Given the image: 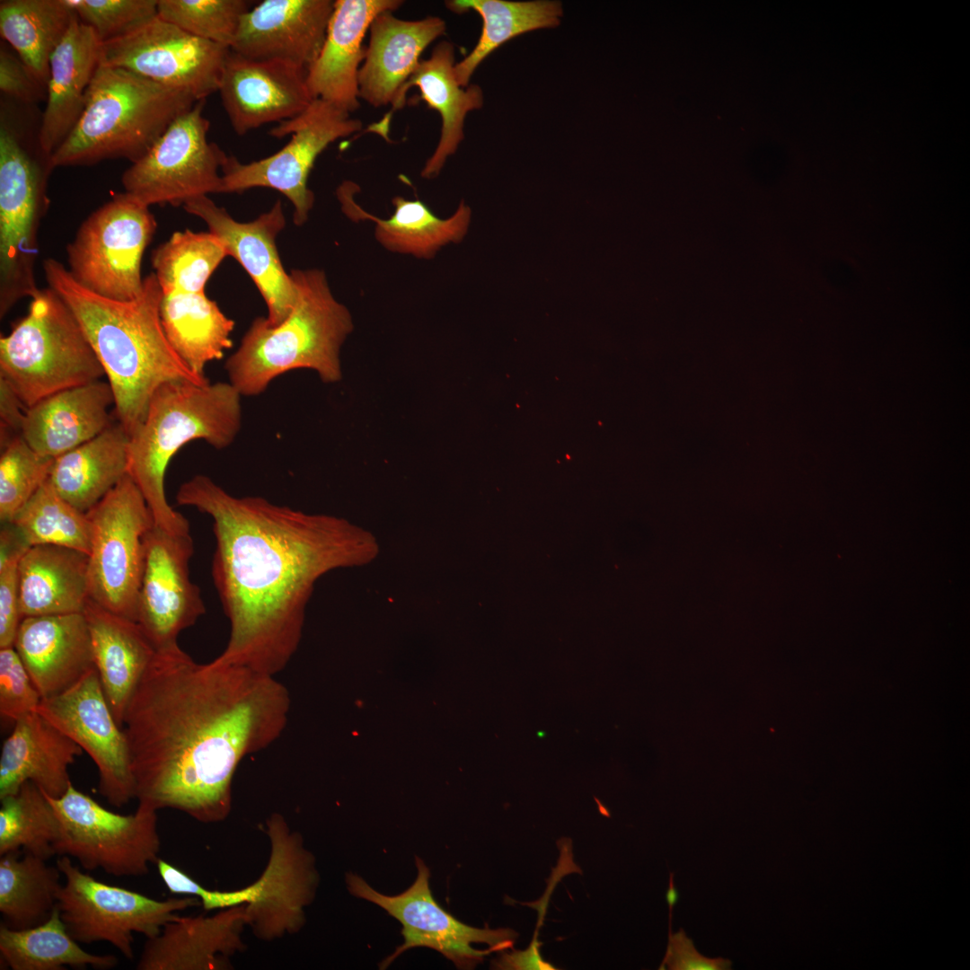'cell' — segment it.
<instances>
[{"instance_id":"1","label":"cell","mask_w":970,"mask_h":970,"mask_svg":"<svg viewBox=\"0 0 970 970\" xmlns=\"http://www.w3.org/2000/svg\"><path fill=\"white\" fill-rule=\"evenodd\" d=\"M290 705L275 676L198 664L180 646L156 651L122 725L138 804L225 820L239 763L280 736Z\"/></svg>"},{"instance_id":"2","label":"cell","mask_w":970,"mask_h":970,"mask_svg":"<svg viewBox=\"0 0 970 970\" xmlns=\"http://www.w3.org/2000/svg\"><path fill=\"white\" fill-rule=\"evenodd\" d=\"M176 501L212 520V578L230 623L216 664L276 676L298 648L316 581L378 552L374 536L344 518L236 497L203 474L183 482Z\"/></svg>"},{"instance_id":"3","label":"cell","mask_w":970,"mask_h":970,"mask_svg":"<svg viewBox=\"0 0 970 970\" xmlns=\"http://www.w3.org/2000/svg\"><path fill=\"white\" fill-rule=\"evenodd\" d=\"M43 272L48 287L69 306L91 343L112 390L115 416L128 435L163 384L209 382L193 373L167 340L160 318L163 295L154 273L144 278L138 296L118 301L78 284L55 259L43 261Z\"/></svg>"},{"instance_id":"4","label":"cell","mask_w":970,"mask_h":970,"mask_svg":"<svg viewBox=\"0 0 970 970\" xmlns=\"http://www.w3.org/2000/svg\"><path fill=\"white\" fill-rule=\"evenodd\" d=\"M242 395L229 382H170L152 396L145 417L129 434L128 474L143 494L154 525L190 533L188 520L168 503L166 469L178 451L202 439L216 449L234 443L242 428Z\"/></svg>"},{"instance_id":"5","label":"cell","mask_w":970,"mask_h":970,"mask_svg":"<svg viewBox=\"0 0 970 970\" xmlns=\"http://www.w3.org/2000/svg\"><path fill=\"white\" fill-rule=\"evenodd\" d=\"M295 304L279 323L256 318L225 363L228 382L242 396L264 392L295 369L315 371L331 384L342 377L340 349L353 331L348 309L332 295L324 271L293 269Z\"/></svg>"},{"instance_id":"6","label":"cell","mask_w":970,"mask_h":970,"mask_svg":"<svg viewBox=\"0 0 970 970\" xmlns=\"http://www.w3.org/2000/svg\"><path fill=\"white\" fill-rule=\"evenodd\" d=\"M198 101L129 70L100 64L75 128L51 154L53 168L143 157Z\"/></svg>"},{"instance_id":"7","label":"cell","mask_w":970,"mask_h":970,"mask_svg":"<svg viewBox=\"0 0 970 970\" xmlns=\"http://www.w3.org/2000/svg\"><path fill=\"white\" fill-rule=\"evenodd\" d=\"M103 375L75 315L50 287L40 289L27 314L0 338V379L26 408Z\"/></svg>"},{"instance_id":"8","label":"cell","mask_w":970,"mask_h":970,"mask_svg":"<svg viewBox=\"0 0 970 970\" xmlns=\"http://www.w3.org/2000/svg\"><path fill=\"white\" fill-rule=\"evenodd\" d=\"M270 855L260 877L234 890H210L172 864L159 859L158 873L171 894L196 896L206 911L245 904L247 925L262 940H273L300 930L304 909L313 899L318 874L314 858L300 834L279 814L267 820Z\"/></svg>"},{"instance_id":"9","label":"cell","mask_w":970,"mask_h":970,"mask_svg":"<svg viewBox=\"0 0 970 970\" xmlns=\"http://www.w3.org/2000/svg\"><path fill=\"white\" fill-rule=\"evenodd\" d=\"M50 157L34 156L14 130L0 127V317L38 295V233L48 201Z\"/></svg>"},{"instance_id":"10","label":"cell","mask_w":970,"mask_h":970,"mask_svg":"<svg viewBox=\"0 0 970 970\" xmlns=\"http://www.w3.org/2000/svg\"><path fill=\"white\" fill-rule=\"evenodd\" d=\"M46 797L59 822L55 854L75 859L86 870L102 869L115 877L146 875L159 859L157 810L138 804L135 813L117 814L72 782L61 797Z\"/></svg>"},{"instance_id":"11","label":"cell","mask_w":970,"mask_h":970,"mask_svg":"<svg viewBox=\"0 0 970 970\" xmlns=\"http://www.w3.org/2000/svg\"><path fill=\"white\" fill-rule=\"evenodd\" d=\"M56 865L65 882L57 906L67 932L78 943L106 941L128 960H133L134 933L157 936L177 912L200 904L196 896L156 900L120 886L102 883L84 873L68 856Z\"/></svg>"},{"instance_id":"12","label":"cell","mask_w":970,"mask_h":970,"mask_svg":"<svg viewBox=\"0 0 970 970\" xmlns=\"http://www.w3.org/2000/svg\"><path fill=\"white\" fill-rule=\"evenodd\" d=\"M157 227L154 216L127 193L93 211L66 246L68 271L84 287L118 301L143 289L141 265Z\"/></svg>"},{"instance_id":"13","label":"cell","mask_w":970,"mask_h":970,"mask_svg":"<svg viewBox=\"0 0 970 970\" xmlns=\"http://www.w3.org/2000/svg\"><path fill=\"white\" fill-rule=\"evenodd\" d=\"M86 514L91 524L90 599L137 622L144 537L154 525L151 510L128 474Z\"/></svg>"},{"instance_id":"14","label":"cell","mask_w":970,"mask_h":970,"mask_svg":"<svg viewBox=\"0 0 970 970\" xmlns=\"http://www.w3.org/2000/svg\"><path fill=\"white\" fill-rule=\"evenodd\" d=\"M361 128L359 119L315 99L301 114L269 130L274 137L291 136L277 153L249 163L228 155L222 167L220 193H239L257 187L276 190L293 204L294 222L302 225L314 203L308 178L317 157L330 144Z\"/></svg>"},{"instance_id":"15","label":"cell","mask_w":970,"mask_h":970,"mask_svg":"<svg viewBox=\"0 0 970 970\" xmlns=\"http://www.w3.org/2000/svg\"><path fill=\"white\" fill-rule=\"evenodd\" d=\"M205 100L175 119L148 152L122 174L124 192L150 207L183 206L189 200L220 193L227 154L208 141Z\"/></svg>"},{"instance_id":"16","label":"cell","mask_w":970,"mask_h":970,"mask_svg":"<svg viewBox=\"0 0 970 970\" xmlns=\"http://www.w3.org/2000/svg\"><path fill=\"white\" fill-rule=\"evenodd\" d=\"M415 862V881L396 895L377 892L354 873L346 876L348 888L353 895L380 906L401 924L404 942L382 962L381 969L412 948H432L460 969H472L489 953L513 948L518 936L513 930L472 927L441 907L432 895L429 869L419 857Z\"/></svg>"},{"instance_id":"17","label":"cell","mask_w":970,"mask_h":970,"mask_svg":"<svg viewBox=\"0 0 970 970\" xmlns=\"http://www.w3.org/2000/svg\"><path fill=\"white\" fill-rule=\"evenodd\" d=\"M230 50L157 15L120 37L101 42L100 64L129 70L203 101L218 91Z\"/></svg>"},{"instance_id":"18","label":"cell","mask_w":970,"mask_h":970,"mask_svg":"<svg viewBox=\"0 0 970 970\" xmlns=\"http://www.w3.org/2000/svg\"><path fill=\"white\" fill-rule=\"evenodd\" d=\"M193 552L190 533L172 534L154 525L145 534L137 622L156 651L178 647L180 633L206 613L190 578Z\"/></svg>"},{"instance_id":"19","label":"cell","mask_w":970,"mask_h":970,"mask_svg":"<svg viewBox=\"0 0 970 970\" xmlns=\"http://www.w3.org/2000/svg\"><path fill=\"white\" fill-rule=\"evenodd\" d=\"M37 711L77 743L95 763L98 791L116 807L136 798L126 736L104 695L96 667L66 691L41 699Z\"/></svg>"},{"instance_id":"20","label":"cell","mask_w":970,"mask_h":970,"mask_svg":"<svg viewBox=\"0 0 970 970\" xmlns=\"http://www.w3.org/2000/svg\"><path fill=\"white\" fill-rule=\"evenodd\" d=\"M183 208L207 225L209 232L225 245L228 256L234 257L251 278L267 304V322L276 325L282 322L294 307L297 291L276 245V238L286 225L280 200L247 223L234 220L207 196L189 200Z\"/></svg>"},{"instance_id":"21","label":"cell","mask_w":970,"mask_h":970,"mask_svg":"<svg viewBox=\"0 0 970 970\" xmlns=\"http://www.w3.org/2000/svg\"><path fill=\"white\" fill-rule=\"evenodd\" d=\"M306 75V69L294 64L252 59L230 50L217 92L234 131L242 136L304 111L313 101Z\"/></svg>"},{"instance_id":"22","label":"cell","mask_w":970,"mask_h":970,"mask_svg":"<svg viewBox=\"0 0 970 970\" xmlns=\"http://www.w3.org/2000/svg\"><path fill=\"white\" fill-rule=\"evenodd\" d=\"M333 5L331 0H264L242 17L231 50L308 70L324 42Z\"/></svg>"},{"instance_id":"23","label":"cell","mask_w":970,"mask_h":970,"mask_svg":"<svg viewBox=\"0 0 970 970\" xmlns=\"http://www.w3.org/2000/svg\"><path fill=\"white\" fill-rule=\"evenodd\" d=\"M402 3L334 1L324 42L307 70V86L313 100L321 99L349 114L358 109V72L365 57V35L378 14L393 12Z\"/></svg>"},{"instance_id":"24","label":"cell","mask_w":970,"mask_h":970,"mask_svg":"<svg viewBox=\"0 0 970 970\" xmlns=\"http://www.w3.org/2000/svg\"><path fill=\"white\" fill-rule=\"evenodd\" d=\"M247 925L245 904L220 909L212 916H180L146 939L138 970H226L242 952Z\"/></svg>"},{"instance_id":"25","label":"cell","mask_w":970,"mask_h":970,"mask_svg":"<svg viewBox=\"0 0 970 970\" xmlns=\"http://www.w3.org/2000/svg\"><path fill=\"white\" fill-rule=\"evenodd\" d=\"M13 648L41 699L62 693L95 668L84 613L25 617Z\"/></svg>"},{"instance_id":"26","label":"cell","mask_w":970,"mask_h":970,"mask_svg":"<svg viewBox=\"0 0 970 970\" xmlns=\"http://www.w3.org/2000/svg\"><path fill=\"white\" fill-rule=\"evenodd\" d=\"M445 31V22L440 17L407 21L392 12L378 14L370 25L358 72L359 99L374 107L392 104V110H399L402 88L420 62L421 53Z\"/></svg>"},{"instance_id":"27","label":"cell","mask_w":970,"mask_h":970,"mask_svg":"<svg viewBox=\"0 0 970 970\" xmlns=\"http://www.w3.org/2000/svg\"><path fill=\"white\" fill-rule=\"evenodd\" d=\"M0 757V798L31 781L46 795L61 797L71 783L68 767L82 747L37 710L14 722Z\"/></svg>"},{"instance_id":"28","label":"cell","mask_w":970,"mask_h":970,"mask_svg":"<svg viewBox=\"0 0 970 970\" xmlns=\"http://www.w3.org/2000/svg\"><path fill=\"white\" fill-rule=\"evenodd\" d=\"M101 42L76 16L52 53L46 107L39 131L40 150L51 154L71 133L84 110L85 97L100 65Z\"/></svg>"},{"instance_id":"29","label":"cell","mask_w":970,"mask_h":970,"mask_svg":"<svg viewBox=\"0 0 970 970\" xmlns=\"http://www.w3.org/2000/svg\"><path fill=\"white\" fill-rule=\"evenodd\" d=\"M114 395L101 380L50 395L26 409L22 436L37 453L57 458L111 424Z\"/></svg>"},{"instance_id":"30","label":"cell","mask_w":970,"mask_h":970,"mask_svg":"<svg viewBox=\"0 0 970 970\" xmlns=\"http://www.w3.org/2000/svg\"><path fill=\"white\" fill-rule=\"evenodd\" d=\"M84 613L104 695L122 728L128 704L156 649L133 620L115 614L91 599Z\"/></svg>"},{"instance_id":"31","label":"cell","mask_w":970,"mask_h":970,"mask_svg":"<svg viewBox=\"0 0 970 970\" xmlns=\"http://www.w3.org/2000/svg\"><path fill=\"white\" fill-rule=\"evenodd\" d=\"M25 617L83 613L90 600L88 555L57 545L30 546L18 562Z\"/></svg>"},{"instance_id":"32","label":"cell","mask_w":970,"mask_h":970,"mask_svg":"<svg viewBox=\"0 0 970 970\" xmlns=\"http://www.w3.org/2000/svg\"><path fill=\"white\" fill-rule=\"evenodd\" d=\"M454 47L449 41L439 42L430 57L420 60L414 73L402 88L399 109L406 103L408 90L417 86L420 92L418 101H424L436 110L442 119L438 144L427 160L421 177H436L447 158L454 154L463 141L466 115L483 104V93L477 84L463 87L455 75Z\"/></svg>"},{"instance_id":"33","label":"cell","mask_w":970,"mask_h":970,"mask_svg":"<svg viewBox=\"0 0 970 970\" xmlns=\"http://www.w3.org/2000/svg\"><path fill=\"white\" fill-rule=\"evenodd\" d=\"M352 186L347 183L338 190L343 211L353 220L375 222V236L388 251L431 259L443 246L461 242L467 233L471 209L463 202L451 216L443 219L421 200L397 196L392 198V215L382 219L357 206L353 200Z\"/></svg>"},{"instance_id":"34","label":"cell","mask_w":970,"mask_h":970,"mask_svg":"<svg viewBox=\"0 0 970 970\" xmlns=\"http://www.w3.org/2000/svg\"><path fill=\"white\" fill-rule=\"evenodd\" d=\"M129 435L119 422L55 458L48 481L66 501L87 513L128 475Z\"/></svg>"},{"instance_id":"35","label":"cell","mask_w":970,"mask_h":970,"mask_svg":"<svg viewBox=\"0 0 970 970\" xmlns=\"http://www.w3.org/2000/svg\"><path fill=\"white\" fill-rule=\"evenodd\" d=\"M160 318L170 344L198 376L206 377L207 365L233 346L234 321L205 292L163 295Z\"/></svg>"},{"instance_id":"36","label":"cell","mask_w":970,"mask_h":970,"mask_svg":"<svg viewBox=\"0 0 970 970\" xmlns=\"http://www.w3.org/2000/svg\"><path fill=\"white\" fill-rule=\"evenodd\" d=\"M447 8L462 13L475 11L482 20L480 38L472 50L454 66L463 87L482 61L502 44L521 34L560 25L563 15L559 1L453 0Z\"/></svg>"},{"instance_id":"37","label":"cell","mask_w":970,"mask_h":970,"mask_svg":"<svg viewBox=\"0 0 970 970\" xmlns=\"http://www.w3.org/2000/svg\"><path fill=\"white\" fill-rule=\"evenodd\" d=\"M76 16L66 0H2L0 34L47 87L51 55Z\"/></svg>"},{"instance_id":"38","label":"cell","mask_w":970,"mask_h":970,"mask_svg":"<svg viewBox=\"0 0 970 970\" xmlns=\"http://www.w3.org/2000/svg\"><path fill=\"white\" fill-rule=\"evenodd\" d=\"M0 955L13 970H63L88 966L108 970L118 965L114 955H96L83 949L67 932L57 906L41 924L13 930L0 924Z\"/></svg>"},{"instance_id":"39","label":"cell","mask_w":970,"mask_h":970,"mask_svg":"<svg viewBox=\"0 0 970 970\" xmlns=\"http://www.w3.org/2000/svg\"><path fill=\"white\" fill-rule=\"evenodd\" d=\"M46 860L20 851L0 858V913L6 926L23 930L46 922L57 906L62 873Z\"/></svg>"},{"instance_id":"40","label":"cell","mask_w":970,"mask_h":970,"mask_svg":"<svg viewBox=\"0 0 970 970\" xmlns=\"http://www.w3.org/2000/svg\"><path fill=\"white\" fill-rule=\"evenodd\" d=\"M228 256L220 239L210 232H175L152 252L154 275L163 295L205 292V286Z\"/></svg>"},{"instance_id":"41","label":"cell","mask_w":970,"mask_h":970,"mask_svg":"<svg viewBox=\"0 0 970 970\" xmlns=\"http://www.w3.org/2000/svg\"><path fill=\"white\" fill-rule=\"evenodd\" d=\"M0 855L23 850L44 860L56 855L59 834L57 814L44 792L31 781L0 798Z\"/></svg>"},{"instance_id":"42","label":"cell","mask_w":970,"mask_h":970,"mask_svg":"<svg viewBox=\"0 0 970 970\" xmlns=\"http://www.w3.org/2000/svg\"><path fill=\"white\" fill-rule=\"evenodd\" d=\"M29 546L57 545L89 554L91 524L84 513L42 484L11 523Z\"/></svg>"},{"instance_id":"43","label":"cell","mask_w":970,"mask_h":970,"mask_svg":"<svg viewBox=\"0 0 970 970\" xmlns=\"http://www.w3.org/2000/svg\"><path fill=\"white\" fill-rule=\"evenodd\" d=\"M245 0H158V16L203 40L231 48Z\"/></svg>"},{"instance_id":"44","label":"cell","mask_w":970,"mask_h":970,"mask_svg":"<svg viewBox=\"0 0 970 970\" xmlns=\"http://www.w3.org/2000/svg\"><path fill=\"white\" fill-rule=\"evenodd\" d=\"M53 458L40 454L16 436L1 447L0 520L11 524L18 512L48 480Z\"/></svg>"},{"instance_id":"45","label":"cell","mask_w":970,"mask_h":970,"mask_svg":"<svg viewBox=\"0 0 970 970\" xmlns=\"http://www.w3.org/2000/svg\"><path fill=\"white\" fill-rule=\"evenodd\" d=\"M101 42L134 30L158 15V0H66Z\"/></svg>"},{"instance_id":"46","label":"cell","mask_w":970,"mask_h":970,"mask_svg":"<svg viewBox=\"0 0 970 970\" xmlns=\"http://www.w3.org/2000/svg\"><path fill=\"white\" fill-rule=\"evenodd\" d=\"M38 690L13 647L0 648V713L14 722L36 711Z\"/></svg>"},{"instance_id":"47","label":"cell","mask_w":970,"mask_h":970,"mask_svg":"<svg viewBox=\"0 0 970 970\" xmlns=\"http://www.w3.org/2000/svg\"><path fill=\"white\" fill-rule=\"evenodd\" d=\"M20 558L0 560V648L13 647L22 620L18 580Z\"/></svg>"},{"instance_id":"48","label":"cell","mask_w":970,"mask_h":970,"mask_svg":"<svg viewBox=\"0 0 970 970\" xmlns=\"http://www.w3.org/2000/svg\"><path fill=\"white\" fill-rule=\"evenodd\" d=\"M0 90L5 95L25 103L46 98L44 86L18 55L0 48Z\"/></svg>"},{"instance_id":"49","label":"cell","mask_w":970,"mask_h":970,"mask_svg":"<svg viewBox=\"0 0 970 970\" xmlns=\"http://www.w3.org/2000/svg\"><path fill=\"white\" fill-rule=\"evenodd\" d=\"M669 921L668 946L659 969L670 970H727L731 969L732 962L722 957L710 958L701 955L695 948L692 939L680 929L673 934Z\"/></svg>"},{"instance_id":"50","label":"cell","mask_w":970,"mask_h":970,"mask_svg":"<svg viewBox=\"0 0 970 970\" xmlns=\"http://www.w3.org/2000/svg\"><path fill=\"white\" fill-rule=\"evenodd\" d=\"M26 407L11 387L0 379L1 447L22 436Z\"/></svg>"},{"instance_id":"51","label":"cell","mask_w":970,"mask_h":970,"mask_svg":"<svg viewBox=\"0 0 970 970\" xmlns=\"http://www.w3.org/2000/svg\"><path fill=\"white\" fill-rule=\"evenodd\" d=\"M544 735H545V733H542V732H538V733H537V736H543Z\"/></svg>"}]
</instances>
